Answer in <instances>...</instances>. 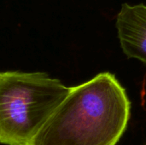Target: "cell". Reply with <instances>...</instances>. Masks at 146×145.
I'll return each instance as SVG.
<instances>
[{"label": "cell", "mask_w": 146, "mask_h": 145, "mask_svg": "<svg viewBox=\"0 0 146 145\" xmlns=\"http://www.w3.org/2000/svg\"><path fill=\"white\" fill-rule=\"evenodd\" d=\"M126 90L101 73L70 91L31 145H116L130 117Z\"/></svg>", "instance_id": "obj_1"}, {"label": "cell", "mask_w": 146, "mask_h": 145, "mask_svg": "<svg viewBox=\"0 0 146 145\" xmlns=\"http://www.w3.org/2000/svg\"><path fill=\"white\" fill-rule=\"evenodd\" d=\"M116 28L124 54L146 64V5L123 3L117 14Z\"/></svg>", "instance_id": "obj_3"}, {"label": "cell", "mask_w": 146, "mask_h": 145, "mask_svg": "<svg viewBox=\"0 0 146 145\" xmlns=\"http://www.w3.org/2000/svg\"><path fill=\"white\" fill-rule=\"evenodd\" d=\"M69 91L46 73H0V144L31 145Z\"/></svg>", "instance_id": "obj_2"}]
</instances>
